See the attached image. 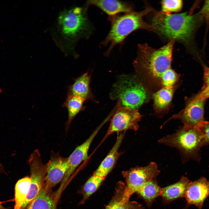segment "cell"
Returning a JSON list of instances; mask_svg holds the SVG:
<instances>
[{"label":"cell","mask_w":209,"mask_h":209,"mask_svg":"<svg viewBox=\"0 0 209 209\" xmlns=\"http://www.w3.org/2000/svg\"><path fill=\"white\" fill-rule=\"evenodd\" d=\"M204 20L199 13L192 15L187 12L171 14L156 12L152 17L151 25L154 31L170 41L176 40L190 46L192 45L195 33Z\"/></svg>","instance_id":"cell-1"},{"label":"cell","mask_w":209,"mask_h":209,"mask_svg":"<svg viewBox=\"0 0 209 209\" xmlns=\"http://www.w3.org/2000/svg\"><path fill=\"white\" fill-rule=\"evenodd\" d=\"M152 10V8L148 7L140 12L132 11L123 15L109 16L111 29L102 42L104 45L110 44L105 54L109 55L116 45L121 44L128 35L135 30L140 29L153 30V27L143 19V17Z\"/></svg>","instance_id":"cell-2"},{"label":"cell","mask_w":209,"mask_h":209,"mask_svg":"<svg viewBox=\"0 0 209 209\" xmlns=\"http://www.w3.org/2000/svg\"><path fill=\"white\" fill-rule=\"evenodd\" d=\"M204 136L201 129L181 126L171 134L163 137L158 143L177 149L184 162L192 159L199 161V152L203 146Z\"/></svg>","instance_id":"cell-3"},{"label":"cell","mask_w":209,"mask_h":209,"mask_svg":"<svg viewBox=\"0 0 209 209\" xmlns=\"http://www.w3.org/2000/svg\"><path fill=\"white\" fill-rule=\"evenodd\" d=\"M174 40L158 49L154 48L147 44H139L135 66L147 70L154 77L161 79L163 74L171 68Z\"/></svg>","instance_id":"cell-4"},{"label":"cell","mask_w":209,"mask_h":209,"mask_svg":"<svg viewBox=\"0 0 209 209\" xmlns=\"http://www.w3.org/2000/svg\"><path fill=\"white\" fill-rule=\"evenodd\" d=\"M61 34L65 38L75 40L80 37H88L92 30L86 8L75 7L62 12L57 19Z\"/></svg>","instance_id":"cell-5"},{"label":"cell","mask_w":209,"mask_h":209,"mask_svg":"<svg viewBox=\"0 0 209 209\" xmlns=\"http://www.w3.org/2000/svg\"><path fill=\"white\" fill-rule=\"evenodd\" d=\"M147 96L142 84L134 79L126 75L121 76L113 86L110 93L112 100H118L125 107L137 109L144 102Z\"/></svg>","instance_id":"cell-6"},{"label":"cell","mask_w":209,"mask_h":209,"mask_svg":"<svg viewBox=\"0 0 209 209\" xmlns=\"http://www.w3.org/2000/svg\"><path fill=\"white\" fill-rule=\"evenodd\" d=\"M160 172L157 165L153 162L144 167L132 168L122 172L127 183L123 191V198L129 200L133 194L136 192L145 183L155 179Z\"/></svg>","instance_id":"cell-7"},{"label":"cell","mask_w":209,"mask_h":209,"mask_svg":"<svg viewBox=\"0 0 209 209\" xmlns=\"http://www.w3.org/2000/svg\"><path fill=\"white\" fill-rule=\"evenodd\" d=\"M28 163L30 168V188L26 201L21 209H24L38 195L45 182L46 165L43 163L38 149L35 150L31 154L28 159Z\"/></svg>","instance_id":"cell-8"},{"label":"cell","mask_w":209,"mask_h":209,"mask_svg":"<svg viewBox=\"0 0 209 209\" xmlns=\"http://www.w3.org/2000/svg\"><path fill=\"white\" fill-rule=\"evenodd\" d=\"M141 117L137 109L123 107H119L111 119L104 139L115 132L119 133L129 129L137 131Z\"/></svg>","instance_id":"cell-9"},{"label":"cell","mask_w":209,"mask_h":209,"mask_svg":"<svg viewBox=\"0 0 209 209\" xmlns=\"http://www.w3.org/2000/svg\"><path fill=\"white\" fill-rule=\"evenodd\" d=\"M107 120V119H105L96 128L89 138L82 143L77 146L68 157V168L57 192L58 195H60L69 178L75 169L81 163L88 158V151L93 141Z\"/></svg>","instance_id":"cell-10"},{"label":"cell","mask_w":209,"mask_h":209,"mask_svg":"<svg viewBox=\"0 0 209 209\" xmlns=\"http://www.w3.org/2000/svg\"><path fill=\"white\" fill-rule=\"evenodd\" d=\"M206 101L194 96L188 100L182 111L173 118L180 120L184 127L201 129L206 121L204 113Z\"/></svg>","instance_id":"cell-11"},{"label":"cell","mask_w":209,"mask_h":209,"mask_svg":"<svg viewBox=\"0 0 209 209\" xmlns=\"http://www.w3.org/2000/svg\"><path fill=\"white\" fill-rule=\"evenodd\" d=\"M68 167V158L52 151L50 158L46 165V176L44 184L48 191L61 182Z\"/></svg>","instance_id":"cell-12"},{"label":"cell","mask_w":209,"mask_h":209,"mask_svg":"<svg viewBox=\"0 0 209 209\" xmlns=\"http://www.w3.org/2000/svg\"><path fill=\"white\" fill-rule=\"evenodd\" d=\"M209 197V181L202 176L191 181L187 188L184 197L187 202L186 208L191 205L197 209H202L205 200Z\"/></svg>","instance_id":"cell-13"},{"label":"cell","mask_w":209,"mask_h":209,"mask_svg":"<svg viewBox=\"0 0 209 209\" xmlns=\"http://www.w3.org/2000/svg\"><path fill=\"white\" fill-rule=\"evenodd\" d=\"M125 131L118 133L116 140L109 152L103 160L93 175L105 178L114 168L121 154L118 150L124 137Z\"/></svg>","instance_id":"cell-14"},{"label":"cell","mask_w":209,"mask_h":209,"mask_svg":"<svg viewBox=\"0 0 209 209\" xmlns=\"http://www.w3.org/2000/svg\"><path fill=\"white\" fill-rule=\"evenodd\" d=\"M87 5H93L101 9L109 16L120 13L132 12V8L127 2L114 0H92L87 1Z\"/></svg>","instance_id":"cell-15"},{"label":"cell","mask_w":209,"mask_h":209,"mask_svg":"<svg viewBox=\"0 0 209 209\" xmlns=\"http://www.w3.org/2000/svg\"><path fill=\"white\" fill-rule=\"evenodd\" d=\"M90 75L86 73L78 78L69 87L67 96L79 97L84 101L93 98L90 88Z\"/></svg>","instance_id":"cell-16"},{"label":"cell","mask_w":209,"mask_h":209,"mask_svg":"<svg viewBox=\"0 0 209 209\" xmlns=\"http://www.w3.org/2000/svg\"><path fill=\"white\" fill-rule=\"evenodd\" d=\"M57 202L55 193L47 191L44 185L38 195L24 209H56Z\"/></svg>","instance_id":"cell-17"},{"label":"cell","mask_w":209,"mask_h":209,"mask_svg":"<svg viewBox=\"0 0 209 209\" xmlns=\"http://www.w3.org/2000/svg\"><path fill=\"white\" fill-rule=\"evenodd\" d=\"M190 182L187 177L182 176L177 183L162 188L161 196L163 200L167 202L184 197Z\"/></svg>","instance_id":"cell-18"},{"label":"cell","mask_w":209,"mask_h":209,"mask_svg":"<svg viewBox=\"0 0 209 209\" xmlns=\"http://www.w3.org/2000/svg\"><path fill=\"white\" fill-rule=\"evenodd\" d=\"M122 186L118 187L116 195L105 209H145L137 202L124 199L122 194L125 186Z\"/></svg>","instance_id":"cell-19"},{"label":"cell","mask_w":209,"mask_h":209,"mask_svg":"<svg viewBox=\"0 0 209 209\" xmlns=\"http://www.w3.org/2000/svg\"><path fill=\"white\" fill-rule=\"evenodd\" d=\"M162 191V188L154 179L144 184L136 192L148 205H150L156 198L161 196Z\"/></svg>","instance_id":"cell-20"},{"label":"cell","mask_w":209,"mask_h":209,"mask_svg":"<svg viewBox=\"0 0 209 209\" xmlns=\"http://www.w3.org/2000/svg\"><path fill=\"white\" fill-rule=\"evenodd\" d=\"M30 177L26 176L18 180L15 187V204L14 209H21L25 203L30 191Z\"/></svg>","instance_id":"cell-21"},{"label":"cell","mask_w":209,"mask_h":209,"mask_svg":"<svg viewBox=\"0 0 209 209\" xmlns=\"http://www.w3.org/2000/svg\"><path fill=\"white\" fill-rule=\"evenodd\" d=\"M84 101L79 97L67 96L62 105V107H66L68 111V119L66 127L67 130L74 118L83 109V105Z\"/></svg>","instance_id":"cell-22"},{"label":"cell","mask_w":209,"mask_h":209,"mask_svg":"<svg viewBox=\"0 0 209 209\" xmlns=\"http://www.w3.org/2000/svg\"><path fill=\"white\" fill-rule=\"evenodd\" d=\"M173 87H163L154 93L153 99L155 106L159 109L167 107L170 102L173 96Z\"/></svg>","instance_id":"cell-23"},{"label":"cell","mask_w":209,"mask_h":209,"mask_svg":"<svg viewBox=\"0 0 209 209\" xmlns=\"http://www.w3.org/2000/svg\"><path fill=\"white\" fill-rule=\"evenodd\" d=\"M105 179L93 175L89 179L83 188V200L86 199L97 190Z\"/></svg>","instance_id":"cell-24"},{"label":"cell","mask_w":209,"mask_h":209,"mask_svg":"<svg viewBox=\"0 0 209 209\" xmlns=\"http://www.w3.org/2000/svg\"><path fill=\"white\" fill-rule=\"evenodd\" d=\"M161 11L165 13L170 14L172 12H177L181 11L183 3L181 0H165L161 2Z\"/></svg>","instance_id":"cell-25"},{"label":"cell","mask_w":209,"mask_h":209,"mask_svg":"<svg viewBox=\"0 0 209 209\" xmlns=\"http://www.w3.org/2000/svg\"><path fill=\"white\" fill-rule=\"evenodd\" d=\"M176 79V74L171 68L165 72L161 79L162 84L164 87H172Z\"/></svg>","instance_id":"cell-26"},{"label":"cell","mask_w":209,"mask_h":209,"mask_svg":"<svg viewBox=\"0 0 209 209\" xmlns=\"http://www.w3.org/2000/svg\"><path fill=\"white\" fill-rule=\"evenodd\" d=\"M201 129L204 136L203 146L209 145V121H206Z\"/></svg>","instance_id":"cell-27"},{"label":"cell","mask_w":209,"mask_h":209,"mask_svg":"<svg viewBox=\"0 0 209 209\" xmlns=\"http://www.w3.org/2000/svg\"><path fill=\"white\" fill-rule=\"evenodd\" d=\"M199 13L204 20L209 22V0L205 1L202 8Z\"/></svg>","instance_id":"cell-28"},{"label":"cell","mask_w":209,"mask_h":209,"mask_svg":"<svg viewBox=\"0 0 209 209\" xmlns=\"http://www.w3.org/2000/svg\"><path fill=\"white\" fill-rule=\"evenodd\" d=\"M203 85L202 87H204L209 85V67L203 65Z\"/></svg>","instance_id":"cell-29"},{"label":"cell","mask_w":209,"mask_h":209,"mask_svg":"<svg viewBox=\"0 0 209 209\" xmlns=\"http://www.w3.org/2000/svg\"><path fill=\"white\" fill-rule=\"evenodd\" d=\"M0 209H7L3 207L0 203Z\"/></svg>","instance_id":"cell-30"},{"label":"cell","mask_w":209,"mask_h":209,"mask_svg":"<svg viewBox=\"0 0 209 209\" xmlns=\"http://www.w3.org/2000/svg\"><path fill=\"white\" fill-rule=\"evenodd\" d=\"M3 170V169H2V167H1V166H0V173L1 172H2Z\"/></svg>","instance_id":"cell-31"}]
</instances>
